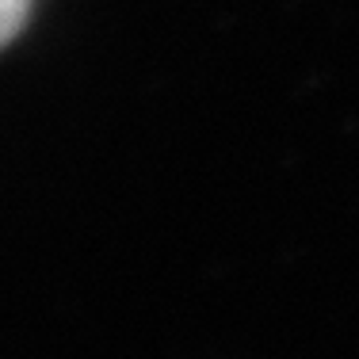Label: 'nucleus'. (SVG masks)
Listing matches in <instances>:
<instances>
[{
    "mask_svg": "<svg viewBox=\"0 0 359 359\" xmlns=\"http://www.w3.org/2000/svg\"><path fill=\"white\" fill-rule=\"evenodd\" d=\"M31 15V0H0V46H8L23 31Z\"/></svg>",
    "mask_w": 359,
    "mask_h": 359,
    "instance_id": "1",
    "label": "nucleus"
}]
</instances>
